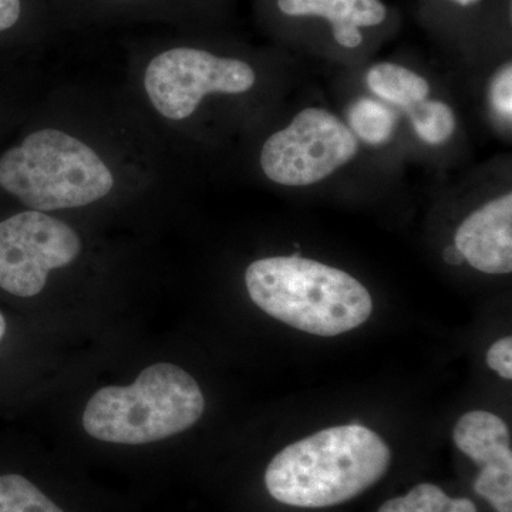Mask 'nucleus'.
I'll list each match as a JSON object with an SVG mask.
<instances>
[{"label": "nucleus", "instance_id": "obj_1", "mask_svg": "<svg viewBox=\"0 0 512 512\" xmlns=\"http://www.w3.org/2000/svg\"><path fill=\"white\" fill-rule=\"evenodd\" d=\"M390 460L389 447L375 431L360 424L332 427L276 454L266 468V490L292 507H333L376 484Z\"/></svg>", "mask_w": 512, "mask_h": 512}, {"label": "nucleus", "instance_id": "obj_2", "mask_svg": "<svg viewBox=\"0 0 512 512\" xmlns=\"http://www.w3.org/2000/svg\"><path fill=\"white\" fill-rule=\"evenodd\" d=\"M245 285L272 318L323 338L363 325L373 311L372 296L352 275L298 254L252 262Z\"/></svg>", "mask_w": 512, "mask_h": 512}, {"label": "nucleus", "instance_id": "obj_3", "mask_svg": "<svg viewBox=\"0 0 512 512\" xmlns=\"http://www.w3.org/2000/svg\"><path fill=\"white\" fill-rule=\"evenodd\" d=\"M116 185L113 171L89 144L57 128H40L0 156V187L29 210L86 207Z\"/></svg>", "mask_w": 512, "mask_h": 512}, {"label": "nucleus", "instance_id": "obj_4", "mask_svg": "<svg viewBox=\"0 0 512 512\" xmlns=\"http://www.w3.org/2000/svg\"><path fill=\"white\" fill-rule=\"evenodd\" d=\"M194 377L171 363L148 366L130 386L103 387L87 403L84 430L116 444H147L190 429L204 413Z\"/></svg>", "mask_w": 512, "mask_h": 512}, {"label": "nucleus", "instance_id": "obj_5", "mask_svg": "<svg viewBox=\"0 0 512 512\" xmlns=\"http://www.w3.org/2000/svg\"><path fill=\"white\" fill-rule=\"evenodd\" d=\"M255 83L251 64L192 47L160 53L148 63L143 79L151 106L168 121L190 119L205 97L237 96L249 92Z\"/></svg>", "mask_w": 512, "mask_h": 512}, {"label": "nucleus", "instance_id": "obj_6", "mask_svg": "<svg viewBox=\"0 0 512 512\" xmlns=\"http://www.w3.org/2000/svg\"><path fill=\"white\" fill-rule=\"evenodd\" d=\"M359 153V141L339 117L320 107L299 111L261 150L262 171L284 187L326 180Z\"/></svg>", "mask_w": 512, "mask_h": 512}, {"label": "nucleus", "instance_id": "obj_7", "mask_svg": "<svg viewBox=\"0 0 512 512\" xmlns=\"http://www.w3.org/2000/svg\"><path fill=\"white\" fill-rule=\"evenodd\" d=\"M82 239L69 224L47 212L26 210L0 221V288L32 298L49 274L76 261Z\"/></svg>", "mask_w": 512, "mask_h": 512}, {"label": "nucleus", "instance_id": "obj_8", "mask_svg": "<svg viewBox=\"0 0 512 512\" xmlns=\"http://www.w3.org/2000/svg\"><path fill=\"white\" fill-rule=\"evenodd\" d=\"M454 443L481 467L474 491L497 512H512V451L508 427L484 410L468 412L457 421Z\"/></svg>", "mask_w": 512, "mask_h": 512}, {"label": "nucleus", "instance_id": "obj_9", "mask_svg": "<svg viewBox=\"0 0 512 512\" xmlns=\"http://www.w3.org/2000/svg\"><path fill=\"white\" fill-rule=\"evenodd\" d=\"M454 247L477 271L491 275L511 274V192H505L471 212L457 228Z\"/></svg>", "mask_w": 512, "mask_h": 512}, {"label": "nucleus", "instance_id": "obj_10", "mask_svg": "<svg viewBox=\"0 0 512 512\" xmlns=\"http://www.w3.org/2000/svg\"><path fill=\"white\" fill-rule=\"evenodd\" d=\"M278 8L292 18L328 20L336 42L346 49L362 45L360 29L382 25L387 16L382 0H278Z\"/></svg>", "mask_w": 512, "mask_h": 512}, {"label": "nucleus", "instance_id": "obj_11", "mask_svg": "<svg viewBox=\"0 0 512 512\" xmlns=\"http://www.w3.org/2000/svg\"><path fill=\"white\" fill-rule=\"evenodd\" d=\"M366 82L379 99L404 110L426 100L430 93V84L423 76L396 63L370 67Z\"/></svg>", "mask_w": 512, "mask_h": 512}, {"label": "nucleus", "instance_id": "obj_12", "mask_svg": "<svg viewBox=\"0 0 512 512\" xmlns=\"http://www.w3.org/2000/svg\"><path fill=\"white\" fill-rule=\"evenodd\" d=\"M346 126L363 143L379 147L392 140L397 128V114L382 101L362 97L350 104Z\"/></svg>", "mask_w": 512, "mask_h": 512}, {"label": "nucleus", "instance_id": "obj_13", "mask_svg": "<svg viewBox=\"0 0 512 512\" xmlns=\"http://www.w3.org/2000/svg\"><path fill=\"white\" fill-rule=\"evenodd\" d=\"M377 512H477V508L468 498L448 497L437 485L424 483L387 501Z\"/></svg>", "mask_w": 512, "mask_h": 512}, {"label": "nucleus", "instance_id": "obj_14", "mask_svg": "<svg viewBox=\"0 0 512 512\" xmlns=\"http://www.w3.org/2000/svg\"><path fill=\"white\" fill-rule=\"evenodd\" d=\"M407 114L417 136L430 146L447 143L456 130V114L444 101H420L407 109Z\"/></svg>", "mask_w": 512, "mask_h": 512}, {"label": "nucleus", "instance_id": "obj_15", "mask_svg": "<svg viewBox=\"0 0 512 512\" xmlns=\"http://www.w3.org/2000/svg\"><path fill=\"white\" fill-rule=\"evenodd\" d=\"M0 512H64L28 478L0 476Z\"/></svg>", "mask_w": 512, "mask_h": 512}, {"label": "nucleus", "instance_id": "obj_16", "mask_svg": "<svg viewBox=\"0 0 512 512\" xmlns=\"http://www.w3.org/2000/svg\"><path fill=\"white\" fill-rule=\"evenodd\" d=\"M490 103L501 120L511 123L512 119V67L505 63L497 73L490 86Z\"/></svg>", "mask_w": 512, "mask_h": 512}, {"label": "nucleus", "instance_id": "obj_17", "mask_svg": "<svg viewBox=\"0 0 512 512\" xmlns=\"http://www.w3.org/2000/svg\"><path fill=\"white\" fill-rule=\"evenodd\" d=\"M487 363L490 369L504 379H512V339L510 336L495 342L487 353Z\"/></svg>", "mask_w": 512, "mask_h": 512}, {"label": "nucleus", "instance_id": "obj_18", "mask_svg": "<svg viewBox=\"0 0 512 512\" xmlns=\"http://www.w3.org/2000/svg\"><path fill=\"white\" fill-rule=\"evenodd\" d=\"M22 13L20 0H0V32H5L18 23Z\"/></svg>", "mask_w": 512, "mask_h": 512}, {"label": "nucleus", "instance_id": "obj_19", "mask_svg": "<svg viewBox=\"0 0 512 512\" xmlns=\"http://www.w3.org/2000/svg\"><path fill=\"white\" fill-rule=\"evenodd\" d=\"M444 261L450 265H461L464 262L463 255L460 254V251L456 247H447L444 249Z\"/></svg>", "mask_w": 512, "mask_h": 512}, {"label": "nucleus", "instance_id": "obj_20", "mask_svg": "<svg viewBox=\"0 0 512 512\" xmlns=\"http://www.w3.org/2000/svg\"><path fill=\"white\" fill-rule=\"evenodd\" d=\"M451 2L457 3L460 6H473L481 2V0H451Z\"/></svg>", "mask_w": 512, "mask_h": 512}, {"label": "nucleus", "instance_id": "obj_21", "mask_svg": "<svg viewBox=\"0 0 512 512\" xmlns=\"http://www.w3.org/2000/svg\"><path fill=\"white\" fill-rule=\"evenodd\" d=\"M5 332H6L5 318H3L2 313H0V340H2L3 336H5Z\"/></svg>", "mask_w": 512, "mask_h": 512}]
</instances>
